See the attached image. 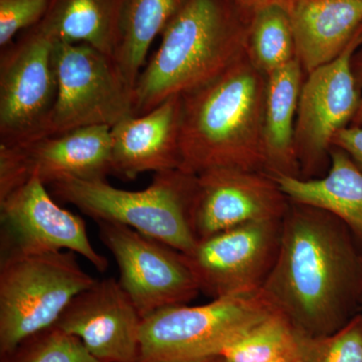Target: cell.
Here are the masks:
<instances>
[{
	"label": "cell",
	"mask_w": 362,
	"mask_h": 362,
	"mask_svg": "<svg viewBox=\"0 0 362 362\" xmlns=\"http://www.w3.org/2000/svg\"><path fill=\"white\" fill-rule=\"evenodd\" d=\"M302 362H303V361H302Z\"/></svg>",
	"instance_id": "d6a6232c"
},
{
	"label": "cell",
	"mask_w": 362,
	"mask_h": 362,
	"mask_svg": "<svg viewBox=\"0 0 362 362\" xmlns=\"http://www.w3.org/2000/svg\"><path fill=\"white\" fill-rule=\"evenodd\" d=\"M266 89L267 76L246 54L181 95L180 170L194 175L214 168L266 173Z\"/></svg>",
	"instance_id": "7a4b0ae2"
},
{
	"label": "cell",
	"mask_w": 362,
	"mask_h": 362,
	"mask_svg": "<svg viewBox=\"0 0 362 362\" xmlns=\"http://www.w3.org/2000/svg\"><path fill=\"white\" fill-rule=\"evenodd\" d=\"M245 16L233 0H185L138 77L135 115L201 87L246 56Z\"/></svg>",
	"instance_id": "3957f363"
},
{
	"label": "cell",
	"mask_w": 362,
	"mask_h": 362,
	"mask_svg": "<svg viewBox=\"0 0 362 362\" xmlns=\"http://www.w3.org/2000/svg\"><path fill=\"white\" fill-rule=\"evenodd\" d=\"M51 0H0V47L13 42L21 32L30 30L44 20Z\"/></svg>",
	"instance_id": "484cf974"
},
{
	"label": "cell",
	"mask_w": 362,
	"mask_h": 362,
	"mask_svg": "<svg viewBox=\"0 0 362 362\" xmlns=\"http://www.w3.org/2000/svg\"><path fill=\"white\" fill-rule=\"evenodd\" d=\"M76 255L57 252L0 264V358L54 326L74 298L94 284Z\"/></svg>",
	"instance_id": "8992f818"
},
{
	"label": "cell",
	"mask_w": 362,
	"mask_h": 362,
	"mask_svg": "<svg viewBox=\"0 0 362 362\" xmlns=\"http://www.w3.org/2000/svg\"><path fill=\"white\" fill-rule=\"evenodd\" d=\"M142 316L114 278L74 298L54 326L78 337L99 362H138Z\"/></svg>",
	"instance_id": "9a60e30c"
},
{
	"label": "cell",
	"mask_w": 362,
	"mask_h": 362,
	"mask_svg": "<svg viewBox=\"0 0 362 362\" xmlns=\"http://www.w3.org/2000/svg\"><path fill=\"white\" fill-rule=\"evenodd\" d=\"M361 312H362V304H361Z\"/></svg>",
	"instance_id": "1f68e13d"
},
{
	"label": "cell",
	"mask_w": 362,
	"mask_h": 362,
	"mask_svg": "<svg viewBox=\"0 0 362 362\" xmlns=\"http://www.w3.org/2000/svg\"><path fill=\"white\" fill-rule=\"evenodd\" d=\"M185 0H127L115 58L128 84L135 88L157 35H161Z\"/></svg>",
	"instance_id": "44dd1931"
},
{
	"label": "cell",
	"mask_w": 362,
	"mask_h": 362,
	"mask_svg": "<svg viewBox=\"0 0 362 362\" xmlns=\"http://www.w3.org/2000/svg\"><path fill=\"white\" fill-rule=\"evenodd\" d=\"M197 175L180 169L154 175L145 189L131 192L106 180H66L51 185L52 194L95 221L133 228L188 254L197 239L190 221Z\"/></svg>",
	"instance_id": "277c9868"
},
{
	"label": "cell",
	"mask_w": 362,
	"mask_h": 362,
	"mask_svg": "<svg viewBox=\"0 0 362 362\" xmlns=\"http://www.w3.org/2000/svg\"><path fill=\"white\" fill-rule=\"evenodd\" d=\"M289 204L264 171L209 169L197 175L190 221L199 240L252 221L283 220Z\"/></svg>",
	"instance_id": "5bb4252c"
},
{
	"label": "cell",
	"mask_w": 362,
	"mask_h": 362,
	"mask_svg": "<svg viewBox=\"0 0 362 362\" xmlns=\"http://www.w3.org/2000/svg\"><path fill=\"white\" fill-rule=\"evenodd\" d=\"M333 146L346 152L362 170V127L350 125L340 130L333 139Z\"/></svg>",
	"instance_id": "4316f807"
},
{
	"label": "cell",
	"mask_w": 362,
	"mask_h": 362,
	"mask_svg": "<svg viewBox=\"0 0 362 362\" xmlns=\"http://www.w3.org/2000/svg\"><path fill=\"white\" fill-rule=\"evenodd\" d=\"M276 311L262 289L201 306L161 309L142 319L138 362H204L221 356Z\"/></svg>",
	"instance_id": "5b68a950"
},
{
	"label": "cell",
	"mask_w": 362,
	"mask_h": 362,
	"mask_svg": "<svg viewBox=\"0 0 362 362\" xmlns=\"http://www.w3.org/2000/svg\"><path fill=\"white\" fill-rule=\"evenodd\" d=\"M337 216L290 202L262 290L296 332L332 334L361 311L362 252Z\"/></svg>",
	"instance_id": "6da1fadb"
},
{
	"label": "cell",
	"mask_w": 362,
	"mask_h": 362,
	"mask_svg": "<svg viewBox=\"0 0 362 362\" xmlns=\"http://www.w3.org/2000/svg\"><path fill=\"white\" fill-rule=\"evenodd\" d=\"M204 362H226V359L223 358V357L221 356L213 357V358L207 359V361H204Z\"/></svg>",
	"instance_id": "4dcf8cb0"
},
{
	"label": "cell",
	"mask_w": 362,
	"mask_h": 362,
	"mask_svg": "<svg viewBox=\"0 0 362 362\" xmlns=\"http://www.w3.org/2000/svg\"><path fill=\"white\" fill-rule=\"evenodd\" d=\"M181 96L111 128V175L133 180L144 173L180 169Z\"/></svg>",
	"instance_id": "2e32d148"
},
{
	"label": "cell",
	"mask_w": 362,
	"mask_h": 362,
	"mask_svg": "<svg viewBox=\"0 0 362 362\" xmlns=\"http://www.w3.org/2000/svg\"><path fill=\"white\" fill-rule=\"evenodd\" d=\"M287 9L306 76L338 58L362 30V0H289Z\"/></svg>",
	"instance_id": "e0dca14e"
},
{
	"label": "cell",
	"mask_w": 362,
	"mask_h": 362,
	"mask_svg": "<svg viewBox=\"0 0 362 362\" xmlns=\"http://www.w3.org/2000/svg\"><path fill=\"white\" fill-rule=\"evenodd\" d=\"M127 0H51L40 30L54 42L85 44L115 58Z\"/></svg>",
	"instance_id": "ffe728a7"
},
{
	"label": "cell",
	"mask_w": 362,
	"mask_h": 362,
	"mask_svg": "<svg viewBox=\"0 0 362 362\" xmlns=\"http://www.w3.org/2000/svg\"><path fill=\"white\" fill-rule=\"evenodd\" d=\"M111 164L108 126L78 128L21 144H0V199L33 177L45 185L66 180H106Z\"/></svg>",
	"instance_id": "4fadbf2b"
},
{
	"label": "cell",
	"mask_w": 362,
	"mask_h": 362,
	"mask_svg": "<svg viewBox=\"0 0 362 362\" xmlns=\"http://www.w3.org/2000/svg\"><path fill=\"white\" fill-rule=\"evenodd\" d=\"M54 61L58 94L45 136L112 128L136 116L134 88L110 57L88 45L54 42Z\"/></svg>",
	"instance_id": "52a82bcc"
},
{
	"label": "cell",
	"mask_w": 362,
	"mask_h": 362,
	"mask_svg": "<svg viewBox=\"0 0 362 362\" xmlns=\"http://www.w3.org/2000/svg\"><path fill=\"white\" fill-rule=\"evenodd\" d=\"M270 362H302L300 358L299 354H298L297 346L295 345L294 349L286 352L283 356L277 357Z\"/></svg>",
	"instance_id": "f546056e"
},
{
	"label": "cell",
	"mask_w": 362,
	"mask_h": 362,
	"mask_svg": "<svg viewBox=\"0 0 362 362\" xmlns=\"http://www.w3.org/2000/svg\"><path fill=\"white\" fill-rule=\"evenodd\" d=\"M240 11L244 13H249L250 16L264 7L281 4L287 7L289 0H233Z\"/></svg>",
	"instance_id": "83f0119b"
},
{
	"label": "cell",
	"mask_w": 362,
	"mask_h": 362,
	"mask_svg": "<svg viewBox=\"0 0 362 362\" xmlns=\"http://www.w3.org/2000/svg\"><path fill=\"white\" fill-rule=\"evenodd\" d=\"M1 362H99L78 337L57 326L28 337Z\"/></svg>",
	"instance_id": "cb8c5ba5"
},
{
	"label": "cell",
	"mask_w": 362,
	"mask_h": 362,
	"mask_svg": "<svg viewBox=\"0 0 362 362\" xmlns=\"http://www.w3.org/2000/svg\"><path fill=\"white\" fill-rule=\"evenodd\" d=\"M296 345V331L287 317L274 312L221 354L226 362H270Z\"/></svg>",
	"instance_id": "603a6c76"
},
{
	"label": "cell",
	"mask_w": 362,
	"mask_h": 362,
	"mask_svg": "<svg viewBox=\"0 0 362 362\" xmlns=\"http://www.w3.org/2000/svg\"><path fill=\"white\" fill-rule=\"evenodd\" d=\"M305 73L299 59L267 76L263 140L266 173L301 177L295 147V126Z\"/></svg>",
	"instance_id": "d6986e66"
},
{
	"label": "cell",
	"mask_w": 362,
	"mask_h": 362,
	"mask_svg": "<svg viewBox=\"0 0 362 362\" xmlns=\"http://www.w3.org/2000/svg\"><path fill=\"white\" fill-rule=\"evenodd\" d=\"M273 177L290 202L333 214L362 243V170L346 152L332 146L322 177Z\"/></svg>",
	"instance_id": "ac0fdd59"
},
{
	"label": "cell",
	"mask_w": 362,
	"mask_h": 362,
	"mask_svg": "<svg viewBox=\"0 0 362 362\" xmlns=\"http://www.w3.org/2000/svg\"><path fill=\"white\" fill-rule=\"evenodd\" d=\"M282 221H252L197 240L183 254L201 292L218 298L259 291L277 259Z\"/></svg>",
	"instance_id": "7c38bea8"
},
{
	"label": "cell",
	"mask_w": 362,
	"mask_h": 362,
	"mask_svg": "<svg viewBox=\"0 0 362 362\" xmlns=\"http://www.w3.org/2000/svg\"><path fill=\"white\" fill-rule=\"evenodd\" d=\"M54 42L35 25L1 49L0 144L45 137L58 94Z\"/></svg>",
	"instance_id": "ba28073f"
},
{
	"label": "cell",
	"mask_w": 362,
	"mask_h": 362,
	"mask_svg": "<svg viewBox=\"0 0 362 362\" xmlns=\"http://www.w3.org/2000/svg\"><path fill=\"white\" fill-rule=\"evenodd\" d=\"M63 251L82 256L101 273L108 269L106 257L90 244L85 221L59 206L39 178L0 199V264Z\"/></svg>",
	"instance_id": "9c48e42d"
},
{
	"label": "cell",
	"mask_w": 362,
	"mask_h": 362,
	"mask_svg": "<svg viewBox=\"0 0 362 362\" xmlns=\"http://www.w3.org/2000/svg\"><path fill=\"white\" fill-rule=\"evenodd\" d=\"M247 56L266 76L297 59L287 7L274 4L250 16Z\"/></svg>",
	"instance_id": "7402d4cb"
},
{
	"label": "cell",
	"mask_w": 362,
	"mask_h": 362,
	"mask_svg": "<svg viewBox=\"0 0 362 362\" xmlns=\"http://www.w3.org/2000/svg\"><path fill=\"white\" fill-rule=\"evenodd\" d=\"M362 47V30L338 58L306 76L300 94L295 147L301 177L311 178L329 160L333 139L351 125L361 92L354 59Z\"/></svg>",
	"instance_id": "8fae6325"
},
{
	"label": "cell",
	"mask_w": 362,
	"mask_h": 362,
	"mask_svg": "<svg viewBox=\"0 0 362 362\" xmlns=\"http://www.w3.org/2000/svg\"><path fill=\"white\" fill-rule=\"evenodd\" d=\"M361 56L358 58L354 56V63L356 64V65H354V74H356L357 83H358L359 89H361V97L358 110H357L356 115L351 123V126H359V127H362V54Z\"/></svg>",
	"instance_id": "f1b7e54d"
},
{
	"label": "cell",
	"mask_w": 362,
	"mask_h": 362,
	"mask_svg": "<svg viewBox=\"0 0 362 362\" xmlns=\"http://www.w3.org/2000/svg\"><path fill=\"white\" fill-rule=\"evenodd\" d=\"M97 225L100 240L119 267V282L142 318L187 304L201 292L182 252L120 223Z\"/></svg>",
	"instance_id": "30bf717a"
},
{
	"label": "cell",
	"mask_w": 362,
	"mask_h": 362,
	"mask_svg": "<svg viewBox=\"0 0 362 362\" xmlns=\"http://www.w3.org/2000/svg\"><path fill=\"white\" fill-rule=\"evenodd\" d=\"M296 346L303 362H362V312L332 334L296 332Z\"/></svg>",
	"instance_id": "d4e9b609"
}]
</instances>
